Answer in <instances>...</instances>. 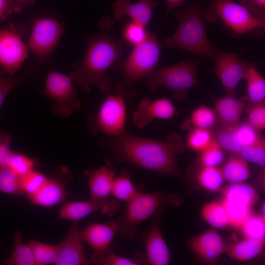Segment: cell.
<instances>
[{
    "label": "cell",
    "instance_id": "obj_28",
    "mask_svg": "<svg viewBox=\"0 0 265 265\" xmlns=\"http://www.w3.org/2000/svg\"><path fill=\"white\" fill-rule=\"evenodd\" d=\"M247 82L246 100L249 106L265 101V80L256 67L252 66L248 70L245 78Z\"/></svg>",
    "mask_w": 265,
    "mask_h": 265
},
{
    "label": "cell",
    "instance_id": "obj_1",
    "mask_svg": "<svg viewBox=\"0 0 265 265\" xmlns=\"http://www.w3.org/2000/svg\"><path fill=\"white\" fill-rule=\"evenodd\" d=\"M110 137L108 147L120 161L185 181L177 162V155L185 146L177 133H169L164 140L140 137L125 131Z\"/></svg>",
    "mask_w": 265,
    "mask_h": 265
},
{
    "label": "cell",
    "instance_id": "obj_48",
    "mask_svg": "<svg viewBox=\"0 0 265 265\" xmlns=\"http://www.w3.org/2000/svg\"><path fill=\"white\" fill-rule=\"evenodd\" d=\"M21 10L12 0H0V20L5 19L12 13L20 12Z\"/></svg>",
    "mask_w": 265,
    "mask_h": 265
},
{
    "label": "cell",
    "instance_id": "obj_36",
    "mask_svg": "<svg viewBox=\"0 0 265 265\" xmlns=\"http://www.w3.org/2000/svg\"><path fill=\"white\" fill-rule=\"evenodd\" d=\"M244 238L265 241V218L253 212L239 229Z\"/></svg>",
    "mask_w": 265,
    "mask_h": 265
},
{
    "label": "cell",
    "instance_id": "obj_11",
    "mask_svg": "<svg viewBox=\"0 0 265 265\" xmlns=\"http://www.w3.org/2000/svg\"><path fill=\"white\" fill-rule=\"evenodd\" d=\"M28 57V46L14 26L0 29V74L13 77Z\"/></svg>",
    "mask_w": 265,
    "mask_h": 265
},
{
    "label": "cell",
    "instance_id": "obj_19",
    "mask_svg": "<svg viewBox=\"0 0 265 265\" xmlns=\"http://www.w3.org/2000/svg\"><path fill=\"white\" fill-rule=\"evenodd\" d=\"M157 0H117L113 4L112 11L116 21L121 22L125 17L145 27L151 20Z\"/></svg>",
    "mask_w": 265,
    "mask_h": 265
},
{
    "label": "cell",
    "instance_id": "obj_16",
    "mask_svg": "<svg viewBox=\"0 0 265 265\" xmlns=\"http://www.w3.org/2000/svg\"><path fill=\"white\" fill-rule=\"evenodd\" d=\"M78 221L72 224L65 238L57 244L58 254L55 265H91L84 247Z\"/></svg>",
    "mask_w": 265,
    "mask_h": 265
},
{
    "label": "cell",
    "instance_id": "obj_47",
    "mask_svg": "<svg viewBox=\"0 0 265 265\" xmlns=\"http://www.w3.org/2000/svg\"><path fill=\"white\" fill-rule=\"evenodd\" d=\"M240 4L256 18L265 22V0H240Z\"/></svg>",
    "mask_w": 265,
    "mask_h": 265
},
{
    "label": "cell",
    "instance_id": "obj_45",
    "mask_svg": "<svg viewBox=\"0 0 265 265\" xmlns=\"http://www.w3.org/2000/svg\"><path fill=\"white\" fill-rule=\"evenodd\" d=\"M25 76L14 78L0 74V108L10 92L18 84L25 80Z\"/></svg>",
    "mask_w": 265,
    "mask_h": 265
},
{
    "label": "cell",
    "instance_id": "obj_46",
    "mask_svg": "<svg viewBox=\"0 0 265 265\" xmlns=\"http://www.w3.org/2000/svg\"><path fill=\"white\" fill-rule=\"evenodd\" d=\"M12 135L0 131V167H8L10 157L13 152L10 148Z\"/></svg>",
    "mask_w": 265,
    "mask_h": 265
},
{
    "label": "cell",
    "instance_id": "obj_51",
    "mask_svg": "<svg viewBox=\"0 0 265 265\" xmlns=\"http://www.w3.org/2000/svg\"><path fill=\"white\" fill-rule=\"evenodd\" d=\"M265 202H264L262 205V206H261V213L260 214L261 216L265 218Z\"/></svg>",
    "mask_w": 265,
    "mask_h": 265
},
{
    "label": "cell",
    "instance_id": "obj_39",
    "mask_svg": "<svg viewBox=\"0 0 265 265\" xmlns=\"http://www.w3.org/2000/svg\"><path fill=\"white\" fill-rule=\"evenodd\" d=\"M247 162L260 166L263 169L265 166V140L260 136L252 144L246 147L238 154Z\"/></svg>",
    "mask_w": 265,
    "mask_h": 265
},
{
    "label": "cell",
    "instance_id": "obj_3",
    "mask_svg": "<svg viewBox=\"0 0 265 265\" xmlns=\"http://www.w3.org/2000/svg\"><path fill=\"white\" fill-rule=\"evenodd\" d=\"M161 49L162 45L154 32H149L144 41L132 47L128 55L112 67L121 77L120 83L115 88L116 94L124 97L135 96V83L155 69Z\"/></svg>",
    "mask_w": 265,
    "mask_h": 265
},
{
    "label": "cell",
    "instance_id": "obj_6",
    "mask_svg": "<svg viewBox=\"0 0 265 265\" xmlns=\"http://www.w3.org/2000/svg\"><path fill=\"white\" fill-rule=\"evenodd\" d=\"M200 62L183 61L176 64L154 69L142 79L148 89L155 92L159 86L171 90L173 98L182 101L188 95V90L199 85L198 66Z\"/></svg>",
    "mask_w": 265,
    "mask_h": 265
},
{
    "label": "cell",
    "instance_id": "obj_44",
    "mask_svg": "<svg viewBox=\"0 0 265 265\" xmlns=\"http://www.w3.org/2000/svg\"><path fill=\"white\" fill-rule=\"evenodd\" d=\"M247 119L248 123L257 132L265 130V103L249 106L248 109Z\"/></svg>",
    "mask_w": 265,
    "mask_h": 265
},
{
    "label": "cell",
    "instance_id": "obj_32",
    "mask_svg": "<svg viewBox=\"0 0 265 265\" xmlns=\"http://www.w3.org/2000/svg\"><path fill=\"white\" fill-rule=\"evenodd\" d=\"M196 180L201 187L210 192L220 190L224 181L220 169L209 166H200Z\"/></svg>",
    "mask_w": 265,
    "mask_h": 265
},
{
    "label": "cell",
    "instance_id": "obj_4",
    "mask_svg": "<svg viewBox=\"0 0 265 265\" xmlns=\"http://www.w3.org/2000/svg\"><path fill=\"white\" fill-rule=\"evenodd\" d=\"M178 27L174 33L166 38L168 48L186 51L206 58H214V49L211 44L206 31L205 21L200 2L194 1L185 9L175 13Z\"/></svg>",
    "mask_w": 265,
    "mask_h": 265
},
{
    "label": "cell",
    "instance_id": "obj_14",
    "mask_svg": "<svg viewBox=\"0 0 265 265\" xmlns=\"http://www.w3.org/2000/svg\"><path fill=\"white\" fill-rule=\"evenodd\" d=\"M120 208V203L117 200L108 197L102 199L90 198L84 201H69L61 205L58 217L72 222L79 221L97 211L112 216L117 212Z\"/></svg>",
    "mask_w": 265,
    "mask_h": 265
},
{
    "label": "cell",
    "instance_id": "obj_37",
    "mask_svg": "<svg viewBox=\"0 0 265 265\" xmlns=\"http://www.w3.org/2000/svg\"><path fill=\"white\" fill-rule=\"evenodd\" d=\"M0 192L13 195H25L21 177L8 167H0Z\"/></svg>",
    "mask_w": 265,
    "mask_h": 265
},
{
    "label": "cell",
    "instance_id": "obj_50",
    "mask_svg": "<svg viewBox=\"0 0 265 265\" xmlns=\"http://www.w3.org/2000/svg\"><path fill=\"white\" fill-rule=\"evenodd\" d=\"M21 10L22 8L29 7L33 4L34 0H12Z\"/></svg>",
    "mask_w": 265,
    "mask_h": 265
},
{
    "label": "cell",
    "instance_id": "obj_35",
    "mask_svg": "<svg viewBox=\"0 0 265 265\" xmlns=\"http://www.w3.org/2000/svg\"><path fill=\"white\" fill-rule=\"evenodd\" d=\"M226 212L230 227L239 230L252 212L251 207L222 197L220 201Z\"/></svg>",
    "mask_w": 265,
    "mask_h": 265
},
{
    "label": "cell",
    "instance_id": "obj_12",
    "mask_svg": "<svg viewBox=\"0 0 265 265\" xmlns=\"http://www.w3.org/2000/svg\"><path fill=\"white\" fill-rule=\"evenodd\" d=\"M215 64L212 72L221 82L227 95H235L239 83L244 79L248 69L256 64L232 53L214 49Z\"/></svg>",
    "mask_w": 265,
    "mask_h": 265
},
{
    "label": "cell",
    "instance_id": "obj_34",
    "mask_svg": "<svg viewBox=\"0 0 265 265\" xmlns=\"http://www.w3.org/2000/svg\"><path fill=\"white\" fill-rule=\"evenodd\" d=\"M91 265H139L135 260L116 254L109 246L98 250H93L89 258Z\"/></svg>",
    "mask_w": 265,
    "mask_h": 265
},
{
    "label": "cell",
    "instance_id": "obj_42",
    "mask_svg": "<svg viewBox=\"0 0 265 265\" xmlns=\"http://www.w3.org/2000/svg\"><path fill=\"white\" fill-rule=\"evenodd\" d=\"M36 160L25 154L13 152L9 161V167L20 177L34 169Z\"/></svg>",
    "mask_w": 265,
    "mask_h": 265
},
{
    "label": "cell",
    "instance_id": "obj_49",
    "mask_svg": "<svg viewBox=\"0 0 265 265\" xmlns=\"http://www.w3.org/2000/svg\"><path fill=\"white\" fill-rule=\"evenodd\" d=\"M187 0H164L166 6L165 18L173 9L182 5Z\"/></svg>",
    "mask_w": 265,
    "mask_h": 265
},
{
    "label": "cell",
    "instance_id": "obj_24",
    "mask_svg": "<svg viewBox=\"0 0 265 265\" xmlns=\"http://www.w3.org/2000/svg\"><path fill=\"white\" fill-rule=\"evenodd\" d=\"M264 247L265 241L244 238L239 241L226 242L224 253L232 259L245 262L258 256Z\"/></svg>",
    "mask_w": 265,
    "mask_h": 265
},
{
    "label": "cell",
    "instance_id": "obj_5",
    "mask_svg": "<svg viewBox=\"0 0 265 265\" xmlns=\"http://www.w3.org/2000/svg\"><path fill=\"white\" fill-rule=\"evenodd\" d=\"M183 197L176 193L157 191L145 193L139 191L127 203L124 212L117 219L118 235L124 240L133 239L137 235L138 225L165 206L178 207Z\"/></svg>",
    "mask_w": 265,
    "mask_h": 265
},
{
    "label": "cell",
    "instance_id": "obj_2",
    "mask_svg": "<svg viewBox=\"0 0 265 265\" xmlns=\"http://www.w3.org/2000/svg\"><path fill=\"white\" fill-rule=\"evenodd\" d=\"M98 25L99 30L87 38L83 58L72 64L74 71L69 75L83 92L88 93L92 85H95L102 93H107L111 89L112 81L106 75V71L124 58L127 46L123 40H115L109 36L114 25L110 18L102 17Z\"/></svg>",
    "mask_w": 265,
    "mask_h": 265
},
{
    "label": "cell",
    "instance_id": "obj_41",
    "mask_svg": "<svg viewBox=\"0 0 265 265\" xmlns=\"http://www.w3.org/2000/svg\"><path fill=\"white\" fill-rule=\"evenodd\" d=\"M186 138V145L191 149L201 152L206 149L213 139L211 130L193 129L189 130Z\"/></svg>",
    "mask_w": 265,
    "mask_h": 265
},
{
    "label": "cell",
    "instance_id": "obj_26",
    "mask_svg": "<svg viewBox=\"0 0 265 265\" xmlns=\"http://www.w3.org/2000/svg\"><path fill=\"white\" fill-rule=\"evenodd\" d=\"M220 169L224 181L229 183L245 182L250 177L247 161L238 154H231Z\"/></svg>",
    "mask_w": 265,
    "mask_h": 265
},
{
    "label": "cell",
    "instance_id": "obj_30",
    "mask_svg": "<svg viewBox=\"0 0 265 265\" xmlns=\"http://www.w3.org/2000/svg\"><path fill=\"white\" fill-rule=\"evenodd\" d=\"M201 215L214 229H224L230 227L228 215L220 201H212L205 204L201 210Z\"/></svg>",
    "mask_w": 265,
    "mask_h": 265
},
{
    "label": "cell",
    "instance_id": "obj_20",
    "mask_svg": "<svg viewBox=\"0 0 265 265\" xmlns=\"http://www.w3.org/2000/svg\"><path fill=\"white\" fill-rule=\"evenodd\" d=\"M70 193L62 181L47 177L36 191L26 196L34 205L50 208L65 201Z\"/></svg>",
    "mask_w": 265,
    "mask_h": 265
},
{
    "label": "cell",
    "instance_id": "obj_38",
    "mask_svg": "<svg viewBox=\"0 0 265 265\" xmlns=\"http://www.w3.org/2000/svg\"><path fill=\"white\" fill-rule=\"evenodd\" d=\"M148 33L146 27L131 20L126 22L122 28V40L127 45L133 47L144 41Z\"/></svg>",
    "mask_w": 265,
    "mask_h": 265
},
{
    "label": "cell",
    "instance_id": "obj_15",
    "mask_svg": "<svg viewBox=\"0 0 265 265\" xmlns=\"http://www.w3.org/2000/svg\"><path fill=\"white\" fill-rule=\"evenodd\" d=\"M260 136L248 123H239L232 127H221L213 134L219 146L231 154H238L254 143Z\"/></svg>",
    "mask_w": 265,
    "mask_h": 265
},
{
    "label": "cell",
    "instance_id": "obj_43",
    "mask_svg": "<svg viewBox=\"0 0 265 265\" xmlns=\"http://www.w3.org/2000/svg\"><path fill=\"white\" fill-rule=\"evenodd\" d=\"M47 178L41 172L34 169L21 176V185L25 195H30L36 191Z\"/></svg>",
    "mask_w": 265,
    "mask_h": 265
},
{
    "label": "cell",
    "instance_id": "obj_8",
    "mask_svg": "<svg viewBox=\"0 0 265 265\" xmlns=\"http://www.w3.org/2000/svg\"><path fill=\"white\" fill-rule=\"evenodd\" d=\"M64 27V23L52 15H42L35 18L28 48L34 55L36 67L51 57L62 36Z\"/></svg>",
    "mask_w": 265,
    "mask_h": 265
},
{
    "label": "cell",
    "instance_id": "obj_21",
    "mask_svg": "<svg viewBox=\"0 0 265 265\" xmlns=\"http://www.w3.org/2000/svg\"><path fill=\"white\" fill-rule=\"evenodd\" d=\"M213 100L214 110L221 126L232 127L240 123L241 115L248 106L246 97L238 99L235 95H226Z\"/></svg>",
    "mask_w": 265,
    "mask_h": 265
},
{
    "label": "cell",
    "instance_id": "obj_18",
    "mask_svg": "<svg viewBox=\"0 0 265 265\" xmlns=\"http://www.w3.org/2000/svg\"><path fill=\"white\" fill-rule=\"evenodd\" d=\"M177 114L175 106L170 99L161 98L152 101L145 98L140 102L132 120L137 128L141 129L155 119H170Z\"/></svg>",
    "mask_w": 265,
    "mask_h": 265
},
{
    "label": "cell",
    "instance_id": "obj_25",
    "mask_svg": "<svg viewBox=\"0 0 265 265\" xmlns=\"http://www.w3.org/2000/svg\"><path fill=\"white\" fill-rule=\"evenodd\" d=\"M222 198L249 207L255 205L259 200L255 188L245 182L230 183L220 189Z\"/></svg>",
    "mask_w": 265,
    "mask_h": 265
},
{
    "label": "cell",
    "instance_id": "obj_10",
    "mask_svg": "<svg viewBox=\"0 0 265 265\" xmlns=\"http://www.w3.org/2000/svg\"><path fill=\"white\" fill-rule=\"evenodd\" d=\"M126 107L124 97L107 93L98 112L88 121L93 134L104 133L115 136L125 132Z\"/></svg>",
    "mask_w": 265,
    "mask_h": 265
},
{
    "label": "cell",
    "instance_id": "obj_40",
    "mask_svg": "<svg viewBox=\"0 0 265 265\" xmlns=\"http://www.w3.org/2000/svg\"><path fill=\"white\" fill-rule=\"evenodd\" d=\"M200 153L198 159L200 166L217 167L223 162L224 159L223 149L214 139Z\"/></svg>",
    "mask_w": 265,
    "mask_h": 265
},
{
    "label": "cell",
    "instance_id": "obj_7",
    "mask_svg": "<svg viewBox=\"0 0 265 265\" xmlns=\"http://www.w3.org/2000/svg\"><path fill=\"white\" fill-rule=\"evenodd\" d=\"M202 11L207 21L214 22L219 18L238 35L251 32L260 35L265 30V22L256 18L240 3L231 0H210Z\"/></svg>",
    "mask_w": 265,
    "mask_h": 265
},
{
    "label": "cell",
    "instance_id": "obj_23",
    "mask_svg": "<svg viewBox=\"0 0 265 265\" xmlns=\"http://www.w3.org/2000/svg\"><path fill=\"white\" fill-rule=\"evenodd\" d=\"M88 180L91 198L102 199L111 195L116 177V169L107 161L99 169L85 172Z\"/></svg>",
    "mask_w": 265,
    "mask_h": 265
},
{
    "label": "cell",
    "instance_id": "obj_27",
    "mask_svg": "<svg viewBox=\"0 0 265 265\" xmlns=\"http://www.w3.org/2000/svg\"><path fill=\"white\" fill-rule=\"evenodd\" d=\"M218 122L214 109L205 105L200 106L192 112L190 118L185 120L181 125L183 130L202 129L211 130L214 128Z\"/></svg>",
    "mask_w": 265,
    "mask_h": 265
},
{
    "label": "cell",
    "instance_id": "obj_9",
    "mask_svg": "<svg viewBox=\"0 0 265 265\" xmlns=\"http://www.w3.org/2000/svg\"><path fill=\"white\" fill-rule=\"evenodd\" d=\"M42 92L54 101L52 112L58 116L68 117L81 107L80 102L76 98L74 82L69 75L50 71Z\"/></svg>",
    "mask_w": 265,
    "mask_h": 265
},
{
    "label": "cell",
    "instance_id": "obj_13",
    "mask_svg": "<svg viewBox=\"0 0 265 265\" xmlns=\"http://www.w3.org/2000/svg\"><path fill=\"white\" fill-rule=\"evenodd\" d=\"M164 208L153 215L150 226L141 235L145 247V254L140 258L141 265H168L170 263L169 249L160 231V217Z\"/></svg>",
    "mask_w": 265,
    "mask_h": 265
},
{
    "label": "cell",
    "instance_id": "obj_17",
    "mask_svg": "<svg viewBox=\"0 0 265 265\" xmlns=\"http://www.w3.org/2000/svg\"><path fill=\"white\" fill-rule=\"evenodd\" d=\"M226 242L214 229L191 237L188 240L190 250L201 261L213 264L224 253Z\"/></svg>",
    "mask_w": 265,
    "mask_h": 265
},
{
    "label": "cell",
    "instance_id": "obj_22",
    "mask_svg": "<svg viewBox=\"0 0 265 265\" xmlns=\"http://www.w3.org/2000/svg\"><path fill=\"white\" fill-rule=\"evenodd\" d=\"M84 243L93 250L109 247L114 238L118 235V227L115 219L105 223H91L80 230Z\"/></svg>",
    "mask_w": 265,
    "mask_h": 265
},
{
    "label": "cell",
    "instance_id": "obj_31",
    "mask_svg": "<svg viewBox=\"0 0 265 265\" xmlns=\"http://www.w3.org/2000/svg\"><path fill=\"white\" fill-rule=\"evenodd\" d=\"M131 177V173L128 171L122 170L120 174L115 177L111 189V195L115 199L126 203L140 191L134 186Z\"/></svg>",
    "mask_w": 265,
    "mask_h": 265
},
{
    "label": "cell",
    "instance_id": "obj_33",
    "mask_svg": "<svg viewBox=\"0 0 265 265\" xmlns=\"http://www.w3.org/2000/svg\"><path fill=\"white\" fill-rule=\"evenodd\" d=\"M28 243L36 265H55L58 254L57 244L50 245L33 239L29 240Z\"/></svg>",
    "mask_w": 265,
    "mask_h": 265
},
{
    "label": "cell",
    "instance_id": "obj_29",
    "mask_svg": "<svg viewBox=\"0 0 265 265\" xmlns=\"http://www.w3.org/2000/svg\"><path fill=\"white\" fill-rule=\"evenodd\" d=\"M14 245L11 253L2 263L4 265H36L32 251L28 243L22 240L20 230L15 231L13 238Z\"/></svg>",
    "mask_w": 265,
    "mask_h": 265
}]
</instances>
